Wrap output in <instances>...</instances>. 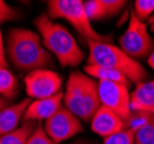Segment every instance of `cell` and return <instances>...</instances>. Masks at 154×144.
<instances>
[{
    "mask_svg": "<svg viewBox=\"0 0 154 144\" xmlns=\"http://www.w3.org/2000/svg\"><path fill=\"white\" fill-rule=\"evenodd\" d=\"M7 60L20 72L31 73L53 66V55L45 49L39 33L15 28L7 36Z\"/></svg>",
    "mask_w": 154,
    "mask_h": 144,
    "instance_id": "6da1fadb",
    "label": "cell"
},
{
    "mask_svg": "<svg viewBox=\"0 0 154 144\" xmlns=\"http://www.w3.org/2000/svg\"><path fill=\"white\" fill-rule=\"evenodd\" d=\"M35 26L45 49L59 60L62 67H76L84 60L85 53L74 36L62 24L53 22L47 14L37 16Z\"/></svg>",
    "mask_w": 154,
    "mask_h": 144,
    "instance_id": "7a4b0ae2",
    "label": "cell"
},
{
    "mask_svg": "<svg viewBox=\"0 0 154 144\" xmlns=\"http://www.w3.org/2000/svg\"><path fill=\"white\" fill-rule=\"evenodd\" d=\"M89 46V57L86 65L100 66L115 69L136 85L144 82L147 77V72L139 61L130 58L117 46L108 42L86 40Z\"/></svg>",
    "mask_w": 154,
    "mask_h": 144,
    "instance_id": "3957f363",
    "label": "cell"
},
{
    "mask_svg": "<svg viewBox=\"0 0 154 144\" xmlns=\"http://www.w3.org/2000/svg\"><path fill=\"white\" fill-rule=\"evenodd\" d=\"M47 4L50 19H63L68 21L86 40L108 42L109 36L97 33L84 9V1L81 0H50Z\"/></svg>",
    "mask_w": 154,
    "mask_h": 144,
    "instance_id": "277c9868",
    "label": "cell"
},
{
    "mask_svg": "<svg viewBox=\"0 0 154 144\" xmlns=\"http://www.w3.org/2000/svg\"><path fill=\"white\" fill-rule=\"evenodd\" d=\"M120 49L130 58L138 61L147 59L154 50V39L145 22L138 20L134 11L130 12L128 28L119 39Z\"/></svg>",
    "mask_w": 154,
    "mask_h": 144,
    "instance_id": "5b68a950",
    "label": "cell"
},
{
    "mask_svg": "<svg viewBox=\"0 0 154 144\" xmlns=\"http://www.w3.org/2000/svg\"><path fill=\"white\" fill-rule=\"evenodd\" d=\"M43 127L46 134L57 144L64 142L83 131L81 119L77 118L63 105L51 118L45 120Z\"/></svg>",
    "mask_w": 154,
    "mask_h": 144,
    "instance_id": "8992f818",
    "label": "cell"
},
{
    "mask_svg": "<svg viewBox=\"0 0 154 144\" xmlns=\"http://www.w3.org/2000/svg\"><path fill=\"white\" fill-rule=\"evenodd\" d=\"M98 93L101 106L116 113L125 122L131 115L130 108V93L128 86L115 82L99 81Z\"/></svg>",
    "mask_w": 154,
    "mask_h": 144,
    "instance_id": "52a82bcc",
    "label": "cell"
},
{
    "mask_svg": "<svg viewBox=\"0 0 154 144\" xmlns=\"http://www.w3.org/2000/svg\"><path fill=\"white\" fill-rule=\"evenodd\" d=\"M26 91L29 98L43 99L60 93L62 80L51 69H37L29 73L24 79Z\"/></svg>",
    "mask_w": 154,
    "mask_h": 144,
    "instance_id": "ba28073f",
    "label": "cell"
},
{
    "mask_svg": "<svg viewBox=\"0 0 154 144\" xmlns=\"http://www.w3.org/2000/svg\"><path fill=\"white\" fill-rule=\"evenodd\" d=\"M90 76L81 72H71L63 93V106L78 118L79 107Z\"/></svg>",
    "mask_w": 154,
    "mask_h": 144,
    "instance_id": "9c48e42d",
    "label": "cell"
},
{
    "mask_svg": "<svg viewBox=\"0 0 154 144\" xmlns=\"http://www.w3.org/2000/svg\"><path fill=\"white\" fill-rule=\"evenodd\" d=\"M90 122L93 133L103 138L109 137L125 129V122L123 121V119L105 106H100Z\"/></svg>",
    "mask_w": 154,
    "mask_h": 144,
    "instance_id": "30bf717a",
    "label": "cell"
},
{
    "mask_svg": "<svg viewBox=\"0 0 154 144\" xmlns=\"http://www.w3.org/2000/svg\"><path fill=\"white\" fill-rule=\"evenodd\" d=\"M62 102H63L62 92H60L55 96L48 97V98L36 99L28 106L26 113L23 115V120L36 121V122L42 121V120H47L63 105Z\"/></svg>",
    "mask_w": 154,
    "mask_h": 144,
    "instance_id": "8fae6325",
    "label": "cell"
},
{
    "mask_svg": "<svg viewBox=\"0 0 154 144\" xmlns=\"http://www.w3.org/2000/svg\"><path fill=\"white\" fill-rule=\"evenodd\" d=\"M131 112H145L154 114V80L141 82L130 93Z\"/></svg>",
    "mask_w": 154,
    "mask_h": 144,
    "instance_id": "7c38bea8",
    "label": "cell"
},
{
    "mask_svg": "<svg viewBox=\"0 0 154 144\" xmlns=\"http://www.w3.org/2000/svg\"><path fill=\"white\" fill-rule=\"evenodd\" d=\"M30 103V98H26L17 104L7 106L0 112V136L19 128L20 121L23 119Z\"/></svg>",
    "mask_w": 154,
    "mask_h": 144,
    "instance_id": "4fadbf2b",
    "label": "cell"
},
{
    "mask_svg": "<svg viewBox=\"0 0 154 144\" xmlns=\"http://www.w3.org/2000/svg\"><path fill=\"white\" fill-rule=\"evenodd\" d=\"M84 72L86 73V75H89L91 77H94V79L99 80V81L115 82V83H120V84L125 85L128 88L132 84L122 73L117 72L115 69H112V68H107V67L85 65Z\"/></svg>",
    "mask_w": 154,
    "mask_h": 144,
    "instance_id": "5bb4252c",
    "label": "cell"
},
{
    "mask_svg": "<svg viewBox=\"0 0 154 144\" xmlns=\"http://www.w3.org/2000/svg\"><path fill=\"white\" fill-rule=\"evenodd\" d=\"M36 121H24L15 130L0 136V144H28V141L37 127Z\"/></svg>",
    "mask_w": 154,
    "mask_h": 144,
    "instance_id": "9a60e30c",
    "label": "cell"
},
{
    "mask_svg": "<svg viewBox=\"0 0 154 144\" xmlns=\"http://www.w3.org/2000/svg\"><path fill=\"white\" fill-rule=\"evenodd\" d=\"M19 92V81L5 67H0V96L12 99Z\"/></svg>",
    "mask_w": 154,
    "mask_h": 144,
    "instance_id": "2e32d148",
    "label": "cell"
},
{
    "mask_svg": "<svg viewBox=\"0 0 154 144\" xmlns=\"http://www.w3.org/2000/svg\"><path fill=\"white\" fill-rule=\"evenodd\" d=\"M84 9L90 21H100L107 17L106 9L101 0H88L84 1Z\"/></svg>",
    "mask_w": 154,
    "mask_h": 144,
    "instance_id": "e0dca14e",
    "label": "cell"
},
{
    "mask_svg": "<svg viewBox=\"0 0 154 144\" xmlns=\"http://www.w3.org/2000/svg\"><path fill=\"white\" fill-rule=\"evenodd\" d=\"M135 144H154V114L147 124L136 131Z\"/></svg>",
    "mask_w": 154,
    "mask_h": 144,
    "instance_id": "ac0fdd59",
    "label": "cell"
},
{
    "mask_svg": "<svg viewBox=\"0 0 154 144\" xmlns=\"http://www.w3.org/2000/svg\"><path fill=\"white\" fill-rule=\"evenodd\" d=\"M134 13L141 22L146 21L154 12V0H136L134 2Z\"/></svg>",
    "mask_w": 154,
    "mask_h": 144,
    "instance_id": "d6986e66",
    "label": "cell"
},
{
    "mask_svg": "<svg viewBox=\"0 0 154 144\" xmlns=\"http://www.w3.org/2000/svg\"><path fill=\"white\" fill-rule=\"evenodd\" d=\"M135 134L136 131L131 129H124L103 138V144H135Z\"/></svg>",
    "mask_w": 154,
    "mask_h": 144,
    "instance_id": "ffe728a7",
    "label": "cell"
},
{
    "mask_svg": "<svg viewBox=\"0 0 154 144\" xmlns=\"http://www.w3.org/2000/svg\"><path fill=\"white\" fill-rule=\"evenodd\" d=\"M28 144H57L44 130V127L40 124H37L35 131L30 136Z\"/></svg>",
    "mask_w": 154,
    "mask_h": 144,
    "instance_id": "44dd1931",
    "label": "cell"
},
{
    "mask_svg": "<svg viewBox=\"0 0 154 144\" xmlns=\"http://www.w3.org/2000/svg\"><path fill=\"white\" fill-rule=\"evenodd\" d=\"M17 16H19V13L15 8L9 6L5 1L0 0V24L5 23L7 21L15 20Z\"/></svg>",
    "mask_w": 154,
    "mask_h": 144,
    "instance_id": "7402d4cb",
    "label": "cell"
},
{
    "mask_svg": "<svg viewBox=\"0 0 154 144\" xmlns=\"http://www.w3.org/2000/svg\"><path fill=\"white\" fill-rule=\"evenodd\" d=\"M101 2L106 9L107 17L120 13L123 9V7L127 5V1H123V0H101Z\"/></svg>",
    "mask_w": 154,
    "mask_h": 144,
    "instance_id": "603a6c76",
    "label": "cell"
},
{
    "mask_svg": "<svg viewBox=\"0 0 154 144\" xmlns=\"http://www.w3.org/2000/svg\"><path fill=\"white\" fill-rule=\"evenodd\" d=\"M7 66H8V61H7L6 57V49L4 46V38H2V35L0 31V67L7 68Z\"/></svg>",
    "mask_w": 154,
    "mask_h": 144,
    "instance_id": "cb8c5ba5",
    "label": "cell"
},
{
    "mask_svg": "<svg viewBox=\"0 0 154 144\" xmlns=\"http://www.w3.org/2000/svg\"><path fill=\"white\" fill-rule=\"evenodd\" d=\"M147 62H148V65H149V67L154 70V50H153V52L151 53V55L147 58Z\"/></svg>",
    "mask_w": 154,
    "mask_h": 144,
    "instance_id": "d4e9b609",
    "label": "cell"
},
{
    "mask_svg": "<svg viewBox=\"0 0 154 144\" xmlns=\"http://www.w3.org/2000/svg\"><path fill=\"white\" fill-rule=\"evenodd\" d=\"M5 107H7V102L5 98H2L1 96H0V112L2 111Z\"/></svg>",
    "mask_w": 154,
    "mask_h": 144,
    "instance_id": "484cf974",
    "label": "cell"
},
{
    "mask_svg": "<svg viewBox=\"0 0 154 144\" xmlns=\"http://www.w3.org/2000/svg\"><path fill=\"white\" fill-rule=\"evenodd\" d=\"M69 144H96L93 142H89V141H84V139H79V141H76V142H72V143Z\"/></svg>",
    "mask_w": 154,
    "mask_h": 144,
    "instance_id": "4316f807",
    "label": "cell"
},
{
    "mask_svg": "<svg viewBox=\"0 0 154 144\" xmlns=\"http://www.w3.org/2000/svg\"><path fill=\"white\" fill-rule=\"evenodd\" d=\"M151 31L154 33V22L152 23V24H151Z\"/></svg>",
    "mask_w": 154,
    "mask_h": 144,
    "instance_id": "83f0119b",
    "label": "cell"
}]
</instances>
